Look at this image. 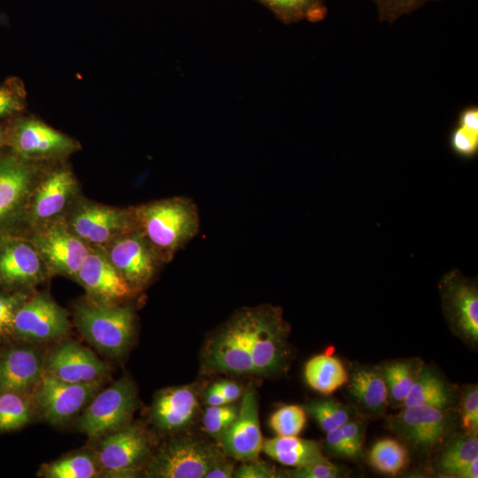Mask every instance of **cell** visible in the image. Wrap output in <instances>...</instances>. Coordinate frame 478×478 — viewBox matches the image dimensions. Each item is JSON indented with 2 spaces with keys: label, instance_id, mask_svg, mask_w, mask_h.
<instances>
[{
  "label": "cell",
  "instance_id": "6da1fadb",
  "mask_svg": "<svg viewBox=\"0 0 478 478\" xmlns=\"http://www.w3.org/2000/svg\"><path fill=\"white\" fill-rule=\"evenodd\" d=\"M136 228L143 235L163 263L199 232L200 217L196 203L185 197H173L133 206Z\"/></svg>",
  "mask_w": 478,
  "mask_h": 478
},
{
  "label": "cell",
  "instance_id": "7a4b0ae2",
  "mask_svg": "<svg viewBox=\"0 0 478 478\" xmlns=\"http://www.w3.org/2000/svg\"><path fill=\"white\" fill-rule=\"evenodd\" d=\"M48 165L24 160L9 149L0 151V238L23 235L31 194Z\"/></svg>",
  "mask_w": 478,
  "mask_h": 478
},
{
  "label": "cell",
  "instance_id": "3957f363",
  "mask_svg": "<svg viewBox=\"0 0 478 478\" xmlns=\"http://www.w3.org/2000/svg\"><path fill=\"white\" fill-rule=\"evenodd\" d=\"M73 319L81 334L107 355L120 357L131 344L135 316L129 305L81 303L75 307Z\"/></svg>",
  "mask_w": 478,
  "mask_h": 478
},
{
  "label": "cell",
  "instance_id": "277c9868",
  "mask_svg": "<svg viewBox=\"0 0 478 478\" xmlns=\"http://www.w3.org/2000/svg\"><path fill=\"white\" fill-rule=\"evenodd\" d=\"M8 149L24 160L52 164L66 161L81 144L41 119L21 114L8 120Z\"/></svg>",
  "mask_w": 478,
  "mask_h": 478
},
{
  "label": "cell",
  "instance_id": "5b68a950",
  "mask_svg": "<svg viewBox=\"0 0 478 478\" xmlns=\"http://www.w3.org/2000/svg\"><path fill=\"white\" fill-rule=\"evenodd\" d=\"M254 374L272 375L289 360V325L280 308L270 305L245 308Z\"/></svg>",
  "mask_w": 478,
  "mask_h": 478
},
{
  "label": "cell",
  "instance_id": "8992f818",
  "mask_svg": "<svg viewBox=\"0 0 478 478\" xmlns=\"http://www.w3.org/2000/svg\"><path fill=\"white\" fill-rule=\"evenodd\" d=\"M80 197L79 182L71 167L65 161L48 165L29 199L25 219L26 235L64 217Z\"/></svg>",
  "mask_w": 478,
  "mask_h": 478
},
{
  "label": "cell",
  "instance_id": "52a82bcc",
  "mask_svg": "<svg viewBox=\"0 0 478 478\" xmlns=\"http://www.w3.org/2000/svg\"><path fill=\"white\" fill-rule=\"evenodd\" d=\"M69 228L93 247L106 244L136 229L133 206L120 208L80 197L64 216Z\"/></svg>",
  "mask_w": 478,
  "mask_h": 478
},
{
  "label": "cell",
  "instance_id": "ba28073f",
  "mask_svg": "<svg viewBox=\"0 0 478 478\" xmlns=\"http://www.w3.org/2000/svg\"><path fill=\"white\" fill-rule=\"evenodd\" d=\"M137 405V392L128 377L98 391L78 420L81 432L98 438L127 426Z\"/></svg>",
  "mask_w": 478,
  "mask_h": 478
},
{
  "label": "cell",
  "instance_id": "9c48e42d",
  "mask_svg": "<svg viewBox=\"0 0 478 478\" xmlns=\"http://www.w3.org/2000/svg\"><path fill=\"white\" fill-rule=\"evenodd\" d=\"M224 452L212 443L192 437L174 438L162 445L148 466V476L203 478Z\"/></svg>",
  "mask_w": 478,
  "mask_h": 478
},
{
  "label": "cell",
  "instance_id": "30bf717a",
  "mask_svg": "<svg viewBox=\"0 0 478 478\" xmlns=\"http://www.w3.org/2000/svg\"><path fill=\"white\" fill-rule=\"evenodd\" d=\"M25 236L36 248L49 274L64 275L76 281L91 246L69 228L64 217L35 228Z\"/></svg>",
  "mask_w": 478,
  "mask_h": 478
},
{
  "label": "cell",
  "instance_id": "8fae6325",
  "mask_svg": "<svg viewBox=\"0 0 478 478\" xmlns=\"http://www.w3.org/2000/svg\"><path fill=\"white\" fill-rule=\"evenodd\" d=\"M203 357L204 366L210 372L254 374L245 309L235 313L211 337Z\"/></svg>",
  "mask_w": 478,
  "mask_h": 478
},
{
  "label": "cell",
  "instance_id": "7c38bea8",
  "mask_svg": "<svg viewBox=\"0 0 478 478\" xmlns=\"http://www.w3.org/2000/svg\"><path fill=\"white\" fill-rule=\"evenodd\" d=\"M102 248L134 291L145 288L164 264L137 228L121 235Z\"/></svg>",
  "mask_w": 478,
  "mask_h": 478
},
{
  "label": "cell",
  "instance_id": "4fadbf2b",
  "mask_svg": "<svg viewBox=\"0 0 478 478\" xmlns=\"http://www.w3.org/2000/svg\"><path fill=\"white\" fill-rule=\"evenodd\" d=\"M101 388L102 380L71 383L44 372L36 385L35 401L46 421L60 425L79 413Z\"/></svg>",
  "mask_w": 478,
  "mask_h": 478
},
{
  "label": "cell",
  "instance_id": "5bb4252c",
  "mask_svg": "<svg viewBox=\"0 0 478 478\" xmlns=\"http://www.w3.org/2000/svg\"><path fill=\"white\" fill-rule=\"evenodd\" d=\"M70 330L66 311L48 294L29 297L15 315L14 340L49 342L66 336Z\"/></svg>",
  "mask_w": 478,
  "mask_h": 478
},
{
  "label": "cell",
  "instance_id": "9a60e30c",
  "mask_svg": "<svg viewBox=\"0 0 478 478\" xmlns=\"http://www.w3.org/2000/svg\"><path fill=\"white\" fill-rule=\"evenodd\" d=\"M48 274L41 255L27 236L10 235L0 238V286L26 290Z\"/></svg>",
  "mask_w": 478,
  "mask_h": 478
},
{
  "label": "cell",
  "instance_id": "2e32d148",
  "mask_svg": "<svg viewBox=\"0 0 478 478\" xmlns=\"http://www.w3.org/2000/svg\"><path fill=\"white\" fill-rule=\"evenodd\" d=\"M439 289L445 315L463 337L478 341V288L476 279H469L452 269L441 279Z\"/></svg>",
  "mask_w": 478,
  "mask_h": 478
},
{
  "label": "cell",
  "instance_id": "e0dca14e",
  "mask_svg": "<svg viewBox=\"0 0 478 478\" xmlns=\"http://www.w3.org/2000/svg\"><path fill=\"white\" fill-rule=\"evenodd\" d=\"M76 281L85 289L90 301L102 305H120L135 292L102 247L91 246L79 269Z\"/></svg>",
  "mask_w": 478,
  "mask_h": 478
},
{
  "label": "cell",
  "instance_id": "ac0fdd59",
  "mask_svg": "<svg viewBox=\"0 0 478 478\" xmlns=\"http://www.w3.org/2000/svg\"><path fill=\"white\" fill-rule=\"evenodd\" d=\"M219 440L223 452L235 459L247 462L258 459L264 440L257 397L252 388L243 393L235 421Z\"/></svg>",
  "mask_w": 478,
  "mask_h": 478
},
{
  "label": "cell",
  "instance_id": "d6986e66",
  "mask_svg": "<svg viewBox=\"0 0 478 478\" xmlns=\"http://www.w3.org/2000/svg\"><path fill=\"white\" fill-rule=\"evenodd\" d=\"M97 449V463L109 473L131 472L150 452V439L143 428L126 426L104 436Z\"/></svg>",
  "mask_w": 478,
  "mask_h": 478
},
{
  "label": "cell",
  "instance_id": "ffe728a7",
  "mask_svg": "<svg viewBox=\"0 0 478 478\" xmlns=\"http://www.w3.org/2000/svg\"><path fill=\"white\" fill-rule=\"evenodd\" d=\"M108 370L109 367L94 352L71 341L56 347L44 365L45 373L71 383L102 380Z\"/></svg>",
  "mask_w": 478,
  "mask_h": 478
},
{
  "label": "cell",
  "instance_id": "44dd1931",
  "mask_svg": "<svg viewBox=\"0 0 478 478\" xmlns=\"http://www.w3.org/2000/svg\"><path fill=\"white\" fill-rule=\"evenodd\" d=\"M399 433L413 446L433 449L445 438L449 428L443 409L429 405L404 407L397 417Z\"/></svg>",
  "mask_w": 478,
  "mask_h": 478
},
{
  "label": "cell",
  "instance_id": "7402d4cb",
  "mask_svg": "<svg viewBox=\"0 0 478 478\" xmlns=\"http://www.w3.org/2000/svg\"><path fill=\"white\" fill-rule=\"evenodd\" d=\"M44 374V364L36 350L12 345L0 354V391L28 393Z\"/></svg>",
  "mask_w": 478,
  "mask_h": 478
},
{
  "label": "cell",
  "instance_id": "603a6c76",
  "mask_svg": "<svg viewBox=\"0 0 478 478\" xmlns=\"http://www.w3.org/2000/svg\"><path fill=\"white\" fill-rule=\"evenodd\" d=\"M197 406V393L191 386L166 388L156 395L150 418L160 430L177 431L193 421Z\"/></svg>",
  "mask_w": 478,
  "mask_h": 478
},
{
  "label": "cell",
  "instance_id": "cb8c5ba5",
  "mask_svg": "<svg viewBox=\"0 0 478 478\" xmlns=\"http://www.w3.org/2000/svg\"><path fill=\"white\" fill-rule=\"evenodd\" d=\"M262 451L275 461L294 468L327 461L320 445L297 436H279L263 442Z\"/></svg>",
  "mask_w": 478,
  "mask_h": 478
},
{
  "label": "cell",
  "instance_id": "d4e9b609",
  "mask_svg": "<svg viewBox=\"0 0 478 478\" xmlns=\"http://www.w3.org/2000/svg\"><path fill=\"white\" fill-rule=\"evenodd\" d=\"M305 378L315 391L330 395L348 382V373L337 358L320 354L307 361L305 366Z\"/></svg>",
  "mask_w": 478,
  "mask_h": 478
},
{
  "label": "cell",
  "instance_id": "484cf974",
  "mask_svg": "<svg viewBox=\"0 0 478 478\" xmlns=\"http://www.w3.org/2000/svg\"><path fill=\"white\" fill-rule=\"evenodd\" d=\"M349 390L356 401L372 412L383 411L388 404V389L382 371L361 368L351 378Z\"/></svg>",
  "mask_w": 478,
  "mask_h": 478
},
{
  "label": "cell",
  "instance_id": "4316f807",
  "mask_svg": "<svg viewBox=\"0 0 478 478\" xmlns=\"http://www.w3.org/2000/svg\"><path fill=\"white\" fill-rule=\"evenodd\" d=\"M285 25L302 20L319 22L328 14L324 0H256Z\"/></svg>",
  "mask_w": 478,
  "mask_h": 478
},
{
  "label": "cell",
  "instance_id": "83f0119b",
  "mask_svg": "<svg viewBox=\"0 0 478 478\" xmlns=\"http://www.w3.org/2000/svg\"><path fill=\"white\" fill-rule=\"evenodd\" d=\"M449 401L450 395L445 384L430 370L421 367L403 405L404 407L429 405L443 409Z\"/></svg>",
  "mask_w": 478,
  "mask_h": 478
},
{
  "label": "cell",
  "instance_id": "f1b7e54d",
  "mask_svg": "<svg viewBox=\"0 0 478 478\" xmlns=\"http://www.w3.org/2000/svg\"><path fill=\"white\" fill-rule=\"evenodd\" d=\"M421 367L417 361L401 360L388 364L382 370L388 397L395 403H403L417 379Z\"/></svg>",
  "mask_w": 478,
  "mask_h": 478
},
{
  "label": "cell",
  "instance_id": "f546056e",
  "mask_svg": "<svg viewBox=\"0 0 478 478\" xmlns=\"http://www.w3.org/2000/svg\"><path fill=\"white\" fill-rule=\"evenodd\" d=\"M32 418L27 393L0 391V432H10L27 425Z\"/></svg>",
  "mask_w": 478,
  "mask_h": 478
},
{
  "label": "cell",
  "instance_id": "4dcf8cb0",
  "mask_svg": "<svg viewBox=\"0 0 478 478\" xmlns=\"http://www.w3.org/2000/svg\"><path fill=\"white\" fill-rule=\"evenodd\" d=\"M408 460L407 449L391 438L378 441L369 452L371 466L385 474H397L406 466Z\"/></svg>",
  "mask_w": 478,
  "mask_h": 478
},
{
  "label": "cell",
  "instance_id": "1f68e13d",
  "mask_svg": "<svg viewBox=\"0 0 478 478\" xmlns=\"http://www.w3.org/2000/svg\"><path fill=\"white\" fill-rule=\"evenodd\" d=\"M476 458L477 436L466 433L452 440L445 448L439 460V468L454 476L459 469Z\"/></svg>",
  "mask_w": 478,
  "mask_h": 478
},
{
  "label": "cell",
  "instance_id": "d6a6232c",
  "mask_svg": "<svg viewBox=\"0 0 478 478\" xmlns=\"http://www.w3.org/2000/svg\"><path fill=\"white\" fill-rule=\"evenodd\" d=\"M97 474L96 463L88 454H73L42 467L41 474L47 478H92Z\"/></svg>",
  "mask_w": 478,
  "mask_h": 478
},
{
  "label": "cell",
  "instance_id": "836d02e7",
  "mask_svg": "<svg viewBox=\"0 0 478 478\" xmlns=\"http://www.w3.org/2000/svg\"><path fill=\"white\" fill-rule=\"evenodd\" d=\"M323 431L328 432L342 427L351 420V410L345 405L333 399H320L309 402L305 406Z\"/></svg>",
  "mask_w": 478,
  "mask_h": 478
},
{
  "label": "cell",
  "instance_id": "e575fe53",
  "mask_svg": "<svg viewBox=\"0 0 478 478\" xmlns=\"http://www.w3.org/2000/svg\"><path fill=\"white\" fill-rule=\"evenodd\" d=\"M27 91L24 82L16 76L0 83V120H8L24 113Z\"/></svg>",
  "mask_w": 478,
  "mask_h": 478
},
{
  "label": "cell",
  "instance_id": "d590c367",
  "mask_svg": "<svg viewBox=\"0 0 478 478\" xmlns=\"http://www.w3.org/2000/svg\"><path fill=\"white\" fill-rule=\"evenodd\" d=\"M306 423L305 408L297 405H284L270 417L269 424L279 436H297Z\"/></svg>",
  "mask_w": 478,
  "mask_h": 478
},
{
  "label": "cell",
  "instance_id": "8d00e7d4",
  "mask_svg": "<svg viewBox=\"0 0 478 478\" xmlns=\"http://www.w3.org/2000/svg\"><path fill=\"white\" fill-rule=\"evenodd\" d=\"M29 297L25 289H7L0 292V341L14 340L15 315Z\"/></svg>",
  "mask_w": 478,
  "mask_h": 478
},
{
  "label": "cell",
  "instance_id": "74e56055",
  "mask_svg": "<svg viewBox=\"0 0 478 478\" xmlns=\"http://www.w3.org/2000/svg\"><path fill=\"white\" fill-rule=\"evenodd\" d=\"M238 413L235 406L209 405L203 417V425L205 431L215 438H220L232 425Z\"/></svg>",
  "mask_w": 478,
  "mask_h": 478
},
{
  "label": "cell",
  "instance_id": "f35d334b",
  "mask_svg": "<svg viewBox=\"0 0 478 478\" xmlns=\"http://www.w3.org/2000/svg\"><path fill=\"white\" fill-rule=\"evenodd\" d=\"M451 151L464 159H472L478 153V131L456 123L449 135Z\"/></svg>",
  "mask_w": 478,
  "mask_h": 478
},
{
  "label": "cell",
  "instance_id": "ab89813d",
  "mask_svg": "<svg viewBox=\"0 0 478 478\" xmlns=\"http://www.w3.org/2000/svg\"><path fill=\"white\" fill-rule=\"evenodd\" d=\"M378 11L380 21L393 24L398 18L412 14L428 2L438 0H372Z\"/></svg>",
  "mask_w": 478,
  "mask_h": 478
},
{
  "label": "cell",
  "instance_id": "60d3db41",
  "mask_svg": "<svg viewBox=\"0 0 478 478\" xmlns=\"http://www.w3.org/2000/svg\"><path fill=\"white\" fill-rule=\"evenodd\" d=\"M461 424L466 434L477 436L478 431V389H468L462 400Z\"/></svg>",
  "mask_w": 478,
  "mask_h": 478
},
{
  "label": "cell",
  "instance_id": "b9f144b4",
  "mask_svg": "<svg viewBox=\"0 0 478 478\" xmlns=\"http://www.w3.org/2000/svg\"><path fill=\"white\" fill-rule=\"evenodd\" d=\"M285 473L295 478H335L341 475L339 468L328 460L293 468Z\"/></svg>",
  "mask_w": 478,
  "mask_h": 478
},
{
  "label": "cell",
  "instance_id": "7bdbcfd3",
  "mask_svg": "<svg viewBox=\"0 0 478 478\" xmlns=\"http://www.w3.org/2000/svg\"><path fill=\"white\" fill-rule=\"evenodd\" d=\"M342 430L347 443L349 458H356L362 453L364 428L361 422L351 420L343 424Z\"/></svg>",
  "mask_w": 478,
  "mask_h": 478
},
{
  "label": "cell",
  "instance_id": "ee69618b",
  "mask_svg": "<svg viewBox=\"0 0 478 478\" xmlns=\"http://www.w3.org/2000/svg\"><path fill=\"white\" fill-rule=\"evenodd\" d=\"M273 466L257 459L244 462L234 471L236 478H274L279 477Z\"/></svg>",
  "mask_w": 478,
  "mask_h": 478
},
{
  "label": "cell",
  "instance_id": "f6af8a7d",
  "mask_svg": "<svg viewBox=\"0 0 478 478\" xmlns=\"http://www.w3.org/2000/svg\"><path fill=\"white\" fill-rule=\"evenodd\" d=\"M326 441L334 453L349 458L347 443L341 427L327 432Z\"/></svg>",
  "mask_w": 478,
  "mask_h": 478
},
{
  "label": "cell",
  "instance_id": "bcb514c9",
  "mask_svg": "<svg viewBox=\"0 0 478 478\" xmlns=\"http://www.w3.org/2000/svg\"><path fill=\"white\" fill-rule=\"evenodd\" d=\"M457 124L478 131V107L471 104L459 111Z\"/></svg>",
  "mask_w": 478,
  "mask_h": 478
},
{
  "label": "cell",
  "instance_id": "7dc6e473",
  "mask_svg": "<svg viewBox=\"0 0 478 478\" xmlns=\"http://www.w3.org/2000/svg\"><path fill=\"white\" fill-rule=\"evenodd\" d=\"M216 384L228 404L237 400L242 396V388L233 381L221 380Z\"/></svg>",
  "mask_w": 478,
  "mask_h": 478
},
{
  "label": "cell",
  "instance_id": "c3c4849f",
  "mask_svg": "<svg viewBox=\"0 0 478 478\" xmlns=\"http://www.w3.org/2000/svg\"><path fill=\"white\" fill-rule=\"evenodd\" d=\"M234 463L223 459L214 465L204 475V478H230L235 471Z\"/></svg>",
  "mask_w": 478,
  "mask_h": 478
},
{
  "label": "cell",
  "instance_id": "681fc988",
  "mask_svg": "<svg viewBox=\"0 0 478 478\" xmlns=\"http://www.w3.org/2000/svg\"><path fill=\"white\" fill-rule=\"evenodd\" d=\"M205 403L208 405H223L228 404L220 391L216 382L212 384L204 392Z\"/></svg>",
  "mask_w": 478,
  "mask_h": 478
},
{
  "label": "cell",
  "instance_id": "f907efd6",
  "mask_svg": "<svg viewBox=\"0 0 478 478\" xmlns=\"http://www.w3.org/2000/svg\"><path fill=\"white\" fill-rule=\"evenodd\" d=\"M454 476L461 478H477L478 477V458L463 466L457 471Z\"/></svg>",
  "mask_w": 478,
  "mask_h": 478
},
{
  "label": "cell",
  "instance_id": "816d5d0a",
  "mask_svg": "<svg viewBox=\"0 0 478 478\" xmlns=\"http://www.w3.org/2000/svg\"><path fill=\"white\" fill-rule=\"evenodd\" d=\"M8 120H0V151L8 149Z\"/></svg>",
  "mask_w": 478,
  "mask_h": 478
}]
</instances>
